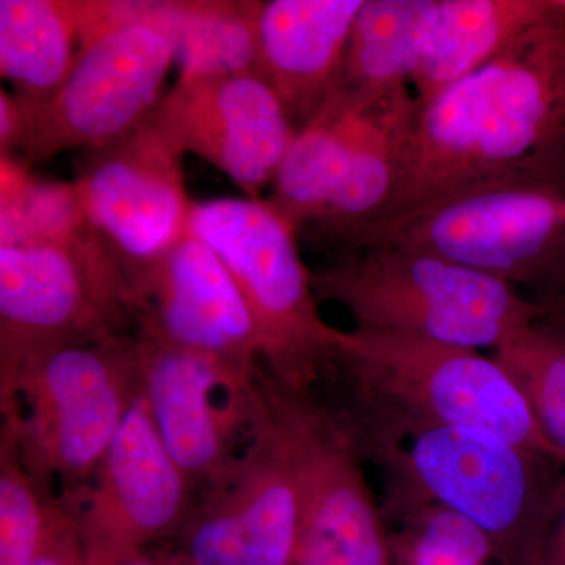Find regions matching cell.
Returning <instances> with one entry per match:
<instances>
[{"instance_id":"1","label":"cell","mask_w":565,"mask_h":565,"mask_svg":"<svg viewBox=\"0 0 565 565\" xmlns=\"http://www.w3.org/2000/svg\"><path fill=\"white\" fill-rule=\"evenodd\" d=\"M564 145L561 20L531 32L500 57L418 103L399 191L377 226Z\"/></svg>"},{"instance_id":"2","label":"cell","mask_w":565,"mask_h":565,"mask_svg":"<svg viewBox=\"0 0 565 565\" xmlns=\"http://www.w3.org/2000/svg\"><path fill=\"white\" fill-rule=\"evenodd\" d=\"M333 373L344 386L343 403L333 407L359 441L416 427H468L556 460L514 381L475 349L340 329Z\"/></svg>"},{"instance_id":"3","label":"cell","mask_w":565,"mask_h":565,"mask_svg":"<svg viewBox=\"0 0 565 565\" xmlns=\"http://www.w3.org/2000/svg\"><path fill=\"white\" fill-rule=\"evenodd\" d=\"M373 245L441 256L545 302L564 296L565 145L386 222L345 252Z\"/></svg>"},{"instance_id":"4","label":"cell","mask_w":565,"mask_h":565,"mask_svg":"<svg viewBox=\"0 0 565 565\" xmlns=\"http://www.w3.org/2000/svg\"><path fill=\"white\" fill-rule=\"evenodd\" d=\"M311 278L318 299L343 307L355 329L475 351H494L548 313V302L509 282L396 245L340 253Z\"/></svg>"},{"instance_id":"5","label":"cell","mask_w":565,"mask_h":565,"mask_svg":"<svg viewBox=\"0 0 565 565\" xmlns=\"http://www.w3.org/2000/svg\"><path fill=\"white\" fill-rule=\"evenodd\" d=\"M140 397L136 334L63 345L0 374V438L51 492L95 473Z\"/></svg>"},{"instance_id":"6","label":"cell","mask_w":565,"mask_h":565,"mask_svg":"<svg viewBox=\"0 0 565 565\" xmlns=\"http://www.w3.org/2000/svg\"><path fill=\"white\" fill-rule=\"evenodd\" d=\"M180 0H90L76 61L31 120L22 161L102 150L151 120L177 63Z\"/></svg>"},{"instance_id":"7","label":"cell","mask_w":565,"mask_h":565,"mask_svg":"<svg viewBox=\"0 0 565 565\" xmlns=\"http://www.w3.org/2000/svg\"><path fill=\"white\" fill-rule=\"evenodd\" d=\"M362 449L388 468L394 511L445 505L484 531L498 564H530L557 482L548 459L468 427L379 435L363 440Z\"/></svg>"},{"instance_id":"8","label":"cell","mask_w":565,"mask_h":565,"mask_svg":"<svg viewBox=\"0 0 565 565\" xmlns=\"http://www.w3.org/2000/svg\"><path fill=\"white\" fill-rule=\"evenodd\" d=\"M243 404L273 430L299 482L302 520L291 565H394L366 456L340 412L264 364L245 384Z\"/></svg>"},{"instance_id":"9","label":"cell","mask_w":565,"mask_h":565,"mask_svg":"<svg viewBox=\"0 0 565 565\" xmlns=\"http://www.w3.org/2000/svg\"><path fill=\"white\" fill-rule=\"evenodd\" d=\"M239 286L258 329L264 367L285 384L313 388L329 374L340 329L323 321L311 270L291 223L267 200L193 203L191 225Z\"/></svg>"},{"instance_id":"10","label":"cell","mask_w":565,"mask_h":565,"mask_svg":"<svg viewBox=\"0 0 565 565\" xmlns=\"http://www.w3.org/2000/svg\"><path fill=\"white\" fill-rule=\"evenodd\" d=\"M128 278L90 225L0 245V374L63 345L131 334Z\"/></svg>"},{"instance_id":"11","label":"cell","mask_w":565,"mask_h":565,"mask_svg":"<svg viewBox=\"0 0 565 565\" xmlns=\"http://www.w3.org/2000/svg\"><path fill=\"white\" fill-rule=\"evenodd\" d=\"M248 445L202 489L174 537L195 565H291L302 501L273 430L243 407Z\"/></svg>"},{"instance_id":"12","label":"cell","mask_w":565,"mask_h":565,"mask_svg":"<svg viewBox=\"0 0 565 565\" xmlns=\"http://www.w3.org/2000/svg\"><path fill=\"white\" fill-rule=\"evenodd\" d=\"M58 498L85 556L98 557L174 541L195 490L139 397L95 473Z\"/></svg>"},{"instance_id":"13","label":"cell","mask_w":565,"mask_h":565,"mask_svg":"<svg viewBox=\"0 0 565 565\" xmlns=\"http://www.w3.org/2000/svg\"><path fill=\"white\" fill-rule=\"evenodd\" d=\"M182 159L150 120L82 163L74 184L85 218L126 277L191 233Z\"/></svg>"},{"instance_id":"14","label":"cell","mask_w":565,"mask_h":565,"mask_svg":"<svg viewBox=\"0 0 565 565\" xmlns=\"http://www.w3.org/2000/svg\"><path fill=\"white\" fill-rule=\"evenodd\" d=\"M151 121L182 154L210 162L252 200H263L297 136L259 74L180 76Z\"/></svg>"},{"instance_id":"15","label":"cell","mask_w":565,"mask_h":565,"mask_svg":"<svg viewBox=\"0 0 565 565\" xmlns=\"http://www.w3.org/2000/svg\"><path fill=\"white\" fill-rule=\"evenodd\" d=\"M126 278L134 333L211 356L241 374L263 363L250 308L228 267L200 237L189 233Z\"/></svg>"},{"instance_id":"16","label":"cell","mask_w":565,"mask_h":565,"mask_svg":"<svg viewBox=\"0 0 565 565\" xmlns=\"http://www.w3.org/2000/svg\"><path fill=\"white\" fill-rule=\"evenodd\" d=\"M136 334L140 399L193 490L204 489L233 460L232 435L244 429L241 404L221 411L218 392H236L250 374L211 356Z\"/></svg>"},{"instance_id":"17","label":"cell","mask_w":565,"mask_h":565,"mask_svg":"<svg viewBox=\"0 0 565 565\" xmlns=\"http://www.w3.org/2000/svg\"><path fill=\"white\" fill-rule=\"evenodd\" d=\"M364 0H270L259 13V76L297 132L321 109L343 66Z\"/></svg>"},{"instance_id":"18","label":"cell","mask_w":565,"mask_h":565,"mask_svg":"<svg viewBox=\"0 0 565 565\" xmlns=\"http://www.w3.org/2000/svg\"><path fill=\"white\" fill-rule=\"evenodd\" d=\"M416 110L414 92L399 87L364 111L321 221L310 230L319 241L341 253L385 221L399 191Z\"/></svg>"},{"instance_id":"19","label":"cell","mask_w":565,"mask_h":565,"mask_svg":"<svg viewBox=\"0 0 565 565\" xmlns=\"http://www.w3.org/2000/svg\"><path fill=\"white\" fill-rule=\"evenodd\" d=\"M561 20L565 0H438L411 82L416 102H427L531 32Z\"/></svg>"},{"instance_id":"20","label":"cell","mask_w":565,"mask_h":565,"mask_svg":"<svg viewBox=\"0 0 565 565\" xmlns=\"http://www.w3.org/2000/svg\"><path fill=\"white\" fill-rule=\"evenodd\" d=\"M88 11L90 0H0V73L31 120L68 76Z\"/></svg>"},{"instance_id":"21","label":"cell","mask_w":565,"mask_h":565,"mask_svg":"<svg viewBox=\"0 0 565 565\" xmlns=\"http://www.w3.org/2000/svg\"><path fill=\"white\" fill-rule=\"evenodd\" d=\"M379 96L333 87L321 109L297 132L267 200L297 233L310 232L321 221L364 111Z\"/></svg>"},{"instance_id":"22","label":"cell","mask_w":565,"mask_h":565,"mask_svg":"<svg viewBox=\"0 0 565 565\" xmlns=\"http://www.w3.org/2000/svg\"><path fill=\"white\" fill-rule=\"evenodd\" d=\"M437 2L364 0L333 87L363 96L411 87Z\"/></svg>"},{"instance_id":"23","label":"cell","mask_w":565,"mask_h":565,"mask_svg":"<svg viewBox=\"0 0 565 565\" xmlns=\"http://www.w3.org/2000/svg\"><path fill=\"white\" fill-rule=\"evenodd\" d=\"M256 0H180V76L259 74Z\"/></svg>"},{"instance_id":"24","label":"cell","mask_w":565,"mask_h":565,"mask_svg":"<svg viewBox=\"0 0 565 565\" xmlns=\"http://www.w3.org/2000/svg\"><path fill=\"white\" fill-rule=\"evenodd\" d=\"M527 407L542 437L565 460V332L537 321L520 330L492 351Z\"/></svg>"},{"instance_id":"25","label":"cell","mask_w":565,"mask_h":565,"mask_svg":"<svg viewBox=\"0 0 565 565\" xmlns=\"http://www.w3.org/2000/svg\"><path fill=\"white\" fill-rule=\"evenodd\" d=\"M88 226L74 182L44 181L17 156L0 158V245L29 243Z\"/></svg>"},{"instance_id":"26","label":"cell","mask_w":565,"mask_h":565,"mask_svg":"<svg viewBox=\"0 0 565 565\" xmlns=\"http://www.w3.org/2000/svg\"><path fill=\"white\" fill-rule=\"evenodd\" d=\"M401 530L388 534L394 565H490L497 561L484 531L445 505L415 503L394 511Z\"/></svg>"},{"instance_id":"27","label":"cell","mask_w":565,"mask_h":565,"mask_svg":"<svg viewBox=\"0 0 565 565\" xmlns=\"http://www.w3.org/2000/svg\"><path fill=\"white\" fill-rule=\"evenodd\" d=\"M58 497L29 473L9 441L0 438V565H33L57 511Z\"/></svg>"},{"instance_id":"28","label":"cell","mask_w":565,"mask_h":565,"mask_svg":"<svg viewBox=\"0 0 565 565\" xmlns=\"http://www.w3.org/2000/svg\"><path fill=\"white\" fill-rule=\"evenodd\" d=\"M527 565H565V476L557 479Z\"/></svg>"},{"instance_id":"29","label":"cell","mask_w":565,"mask_h":565,"mask_svg":"<svg viewBox=\"0 0 565 565\" xmlns=\"http://www.w3.org/2000/svg\"><path fill=\"white\" fill-rule=\"evenodd\" d=\"M33 565H87L84 546L71 523L61 498L52 522L50 539Z\"/></svg>"},{"instance_id":"30","label":"cell","mask_w":565,"mask_h":565,"mask_svg":"<svg viewBox=\"0 0 565 565\" xmlns=\"http://www.w3.org/2000/svg\"><path fill=\"white\" fill-rule=\"evenodd\" d=\"M31 136V118L13 92L0 90V156L24 154ZM20 156V158H21Z\"/></svg>"},{"instance_id":"31","label":"cell","mask_w":565,"mask_h":565,"mask_svg":"<svg viewBox=\"0 0 565 565\" xmlns=\"http://www.w3.org/2000/svg\"><path fill=\"white\" fill-rule=\"evenodd\" d=\"M87 557V556H85ZM87 565H195L178 546L128 550L114 555L87 557Z\"/></svg>"},{"instance_id":"32","label":"cell","mask_w":565,"mask_h":565,"mask_svg":"<svg viewBox=\"0 0 565 565\" xmlns=\"http://www.w3.org/2000/svg\"><path fill=\"white\" fill-rule=\"evenodd\" d=\"M544 321L553 323L557 329L565 332V294L555 300H550L548 313H546Z\"/></svg>"}]
</instances>
